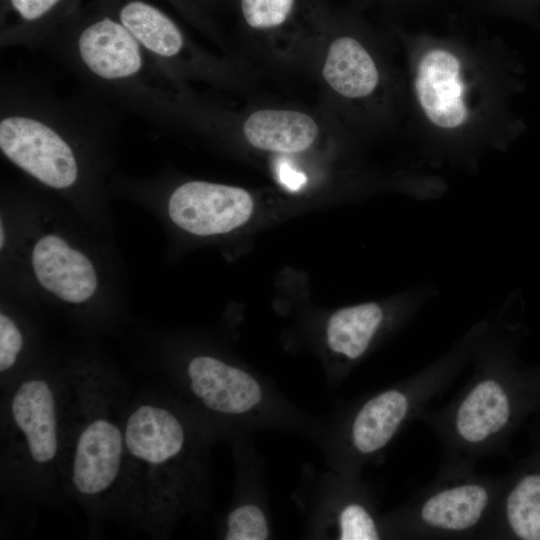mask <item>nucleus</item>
Masks as SVG:
<instances>
[{"mask_svg": "<svg viewBox=\"0 0 540 540\" xmlns=\"http://www.w3.org/2000/svg\"><path fill=\"white\" fill-rule=\"evenodd\" d=\"M100 108L5 79L1 85L0 150L13 165L48 188H80L90 175V152L111 124Z\"/></svg>", "mask_w": 540, "mask_h": 540, "instance_id": "obj_2", "label": "nucleus"}, {"mask_svg": "<svg viewBox=\"0 0 540 540\" xmlns=\"http://www.w3.org/2000/svg\"><path fill=\"white\" fill-rule=\"evenodd\" d=\"M495 520L492 529L499 526L515 538L540 540V472L522 475L500 495L491 524Z\"/></svg>", "mask_w": 540, "mask_h": 540, "instance_id": "obj_18", "label": "nucleus"}, {"mask_svg": "<svg viewBox=\"0 0 540 540\" xmlns=\"http://www.w3.org/2000/svg\"><path fill=\"white\" fill-rule=\"evenodd\" d=\"M385 312L376 302L341 308L327 322L329 348L349 360L359 359L383 326Z\"/></svg>", "mask_w": 540, "mask_h": 540, "instance_id": "obj_17", "label": "nucleus"}, {"mask_svg": "<svg viewBox=\"0 0 540 540\" xmlns=\"http://www.w3.org/2000/svg\"><path fill=\"white\" fill-rule=\"evenodd\" d=\"M81 7V0H1V48L45 47Z\"/></svg>", "mask_w": 540, "mask_h": 540, "instance_id": "obj_15", "label": "nucleus"}, {"mask_svg": "<svg viewBox=\"0 0 540 540\" xmlns=\"http://www.w3.org/2000/svg\"><path fill=\"white\" fill-rule=\"evenodd\" d=\"M23 336L11 317L6 313L0 314V371L4 373L11 369L22 350Z\"/></svg>", "mask_w": 540, "mask_h": 540, "instance_id": "obj_21", "label": "nucleus"}, {"mask_svg": "<svg viewBox=\"0 0 540 540\" xmlns=\"http://www.w3.org/2000/svg\"><path fill=\"white\" fill-rule=\"evenodd\" d=\"M413 87L424 117L438 130L459 132L471 120L463 62L451 49L425 50L416 62Z\"/></svg>", "mask_w": 540, "mask_h": 540, "instance_id": "obj_10", "label": "nucleus"}, {"mask_svg": "<svg viewBox=\"0 0 540 540\" xmlns=\"http://www.w3.org/2000/svg\"><path fill=\"white\" fill-rule=\"evenodd\" d=\"M123 424L125 461L120 485L140 520L157 529L177 500L186 432L171 410L150 402L134 407Z\"/></svg>", "mask_w": 540, "mask_h": 540, "instance_id": "obj_3", "label": "nucleus"}, {"mask_svg": "<svg viewBox=\"0 0 540 540\" xmlns=\"http://www.w3.org/2000/svg\"><path fill=\"white\" fill-rule=\"evenodd\" d=\"M276 174L279 182L291 191L300 190L307 182L306 175L287 159L276 160Z\"/></svg>", "mask_w": 540, "mask_h": 540, "instance_id": "obj_22", "label": "nucleus"}, {"mask_svg": "<svg viewBox=\"0 0 540 540\" xmlns=\"http://www.w3.org/2000/svg\"><path fill=\"white\" fill-rule=\"evenodd\" d=\"M187 374L192 393L214 412L243 414L262 399L261 387L251 375L215 357L192 358Z\"/></svg>", "mask_w": 540, "mask_h": 540, "instance_id": "obj_14", "label": "nucleus"}, {"mask_svg": "<svg viewBox=\"0 0 540 540\" xmlns=\"http://www.w3.org/2000/svg\"><path fill=\"white\" fill-rule=\"evenodd\" d=\"M341 540H377L380 534L370 512L359 503L346 505L339 515Z\"/></svg>", "mask_w": 540, "mask_h": 540, "instance_id": "obj_20", "label": "nucleus"}, {"mask_svg": "<svg viewBox=\"0 0 540 540\" xmlns=\"http://www.w3.org/2000/svg\"><path fill=\"white\" fill-rule=\"evenodd\" d=\"M269 530L264 513L254 505H242L227 518V540H265Z\"/></svg>", "mask_w": 540, "mask_h": 540, "instance_id": "obj_19", "label": "nucleus"}, {"mask_svg": "<svg viewBox=\"0 0 540 540\" xmlns=\"http://www.w3.org/2000/svg\"><path fill=\"white\" fill-rule=\"evenodd\" d=\"M107 101L164 126L198 129L209 103L169 75L112 14L81 7L45 45Z\"/></svg>", "mask_w": 540, "mask_h": 540, "instance_id": "obj_1", "label": "nucleus"}, {"mask_svg": "<svg viewBox=\"0 0 540 540\" xmlns=\"http://www.w3.org/2000/svg\"><path fill=\"white\" fill-rule=\"evenodd\" d=\"M491 350L471 383L433 417L449 451L466 460L496 448L514 420V391L495 349Z\"/></svg>", "mask_w": 540, "mask_h": 540, "instance_id": "obj_5", "label": "nucleus"}, {"mask_svg": "<svg viewBox=\"0 0 540 540\" xmlns=\"http://www.w3.org/2000/svg\"><path fill=\"white\" fill-rule=\"evenodd\" d=\"M462 464L445 471L413 500L409 522L414 537L466 536L490 527L501 489Z\"/></svg>", "mask_w": 540, "mask_h": 540, "instance_id": "obj_7", "label": "nucleus"}, {"mask_svg": "<svg viewBox=\"0 0 540 540\" xmlns=\"http://www.w3.org/2000/svg\"><path fill=\"white\" fill-rule=\"evenodd\" d=\"M296 0H240L243 21L255 38V46L268 58L289 66H303L287 30Z\"/></svg>", "mask_w": 540, "mask_h": 540, "instance_id": "obj_16", "label": "nucleus"}, {"mask_svg": "<svg viewBox=\"0 0 540 540\" xmlns=\"http://www.w3.org/2000/svg\"><path fill=\"white\" fill-rule=\"evenodd\" d=\"M31 265L37 282L64 302L82 304L97 291L99 278L90 258L55 233L35 242Z\"/></svg>", "mask_w": 540, "mask_h": 540, "instance_id": "obj_13", "label": "nucleus"}, {"mask_svg": "<svg viewBox=\"0 0 540 540\" xmlns=\"http://www.w3.org/2000/svg\"><path fill=\"white\" fill-rule=\"evenodd\" d=\"M10 417L29 461L51 465L61 450L60 409L52 384L39 377L22 381L11 397Z\"/></svg>", "mask_w": 540, "mask_h": 540, "instance_id": "obj_12", "label": "nucleus"}, {"mask_svg": "<svg viewBox=\"0 0 540 540\" xmlns=\"http://www.w3.org/2000/svg\"><path fill=\"white\" fill-rule=\"evenodd\" d=\"M312 69L326 108L335 114L355 118L381 104L384 69L373 47L359 37L324 30Z\"/></svg>", "mask_w": 540, "mask_h": 540, "instance_id": "obj_6", "label": "nucleus"}, {"mask_svg": "<svg viewBox=\"0 0 540 540\" xmlns=\"http://www.w3.org/2000/svg\"><path fill=\"white\" fill-rule=\"evenodd\" d=\"M134 36L144 50L177 80L223 89L242 88L244 65L214 55L193 42L166 12L146 0H95Z\"/></svg>", "mask_w": 540, "mask_h": 540, "instance_id": "obj_4", "label": "nucleus"}, {"mask_svg": "<svg viewBox=\"0 0 540 540\" xmlns=\"http://www.w3.org/2000/svg\"><path fill=\"white\" fill-rule=\"evenodd\" d=\"M167 210L172 222L186 232L213 236L245 224L253 213L254 200L238 186L189 180L172 190Z\"/></svg>", "mask_w": 540, "mask_h": 540, "instance_id": "obj_11", "label": "nucleus"}, {"mask_svg": "<svg viewBox=\"0 0 540 540\" xmlns=\"http://www.w3.org/2000/svg\"><path fill=\"white\" fill-rule=\"evenodd\" d=\"M124 461V424L106 411L89 410L76 431L70 454L71 487L85 499H100L121 484Z\"/></svg>", "mask_w": 540, "mask_h": 540, "instance_id": "obj_9", "label": "nucleus"}, {"mask_svg": "<svg viewBox=\"0 0 540 540\" xmlns=\"http://www.w3.org/2000/svg\"><path fill=\"white\" fill-rule=\"evenodd\" d=\"M329 121L322 113L293 107H259L242 113L219 109L210 132L236 131L252 148L287 159L313 148Z\"/></svg>", "mask_w": 540, "mask_h": 540, "instance_id": "obj_8", "label": "nucleus"}, {"mask_svg": "<svg viewBox=\"0 0 540 540\" xmlns=\"http://www.w3.org/2000/svg\"><path fill=\"white\" fill-rule=\"evenodd\" d=\"M5 240H6L5 229L3 227V222L1 221V224H0V248L1 249H3L5 245Z\"/></svg>", "mask_w": 540, "mask_h": 540, "instance_id": "obj_23", "label": "nucleus"}]
</instances>
